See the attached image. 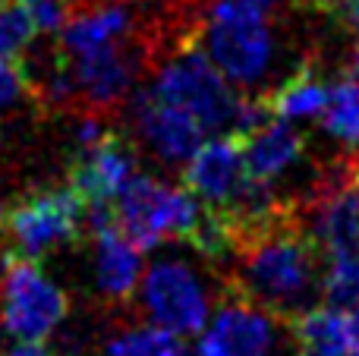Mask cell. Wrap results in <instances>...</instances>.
<instances>
[{
	"label": "cell",
	"mask_w": 359,
	"mask_h": 356,
	"mask_svg": "<svg viewBox=\"0 0 359 356\" xmlns=\"http://www.w3.org/2000/svg\"><path fill=\"white\" fill-rule=\"evenodd\" d=\"M4 356H6V353H4Z\"/></svg>",
	"instance_id": "cell-34"
},
{
	"label": "cell",
	"mask_w": 359,
	"mask_h": 356,
	"mask_svg": "<svg viewBox=\"0 0 359 356\" xmlns=\"http://www.w3.org/2000/svg\"><path fill=\"white\" fill-rule=\"evenodd\" d=\"M328 92L331 85L316 76L312 67H299L290 79H284L268 98V107H271L274 117L280 120H318L325 114V104H328Z\"/></svg>",
	"instance_id": "cell-17"
},
{
	"label": "cell",
	"mask_w": 359,
	"mask_h": 356,
	"mask_svg": "<svg viewBox=\"0 0 359 356\" xmlns=\"http://www.w3.org/2000/svg\"><path fill=\"white\" fill-rule=\"evenodd\" d=\"M136 149L130 139L107 132L98 145L79 151L69 167V186L79 193L86 205H111L117 193L136 174Z\"/></svg>",
	"instance_id": "cell-12"
},
{
	"label": "cell",
	"mask_w": 359,
	"mask_h": 356,
	"mask_svg": "<svg viewBox=\"0 0 359 356\" xmlns=\"http://www.w3.org/2000/svg\"><path fill=\"white\" fill-rule=\"evenodd\" d=\"M63 4H67V6H76V10H79V6H86V4H95V0H63Z\"/></svg>",
	"instance_id": "cell-31"
},
{
	"label": "cell",
	"mask_w": 359,
	"mask_h": 356,
	"mask_svg": "<svg viewBox=\"0 0 359 356\" xmlns=\"http://www.w3.org/2000/svg\"><path fill=\"white\" fill-rule=\"evenodd\" d=\"M350 73L359 76V35H356V48H353V60H350Z\"/></svg>",
	"instance_id": "cell-30"
},
{
	"label": "cell",
	"mask_w": 359,
	"mask_h": 356,
	"mask_svg": "<svg viewBox=\"0 0 359 356\" xmlns=\"http://www.w3.org/2000/svg\"><path fill=\"white\" fill-rule=\"evenodd\" d=\"M69 300L35 259L10 256L4 259L0 275V322L13 341H48L67 322Z\"/></svg>",
	"instance_id": "cell-5"
},
{
	"label": "cell",
	"mask_w": 359,
	"mask_h": 356,
	"mask_svg": "<svg viewBox=\"0 0 359 356\" xmlns=\"http://www.w3.org/2000/svg\"><path fill=\"white\" fill-rule=\"evenodd\" d=\"M328 13H331V16H334L347 32L359 35V0H334Z\"/></svg>",
	"instance_id": "cell-26"
},
{
	"label": "cell",
	"mask_w": 359,
	"mask_h": 356,
	"mask_svg": "<svg viewBox=\"0 0 359 356\" xmlns=\"http://www.w3.org/2000/svg\"><path fill=\"white\" fill-rule=\"evenodd\" d=\"M25 92H29V76L22 69V60L0 54V111L13 107Z\"/></svg>",
	"instance_id": "cell-23"
},
{
	"label": "cell",
	"mask_w": 359,
	"mask_h": 356,
	"mask_svg": "<svg viewBox=\"0 0 359 356\" xmlns=\"http://www.w3.org/2000/svg\"><path fill=\"white\" fill-rule=\"evenodd\" d=\"M95 287L101 296L114 303H123L136 294V284L142 278V249L120 231L114 221L95 227Z\"/></svg>",
	"instance_id": "cell-14"
},
{
	"label": "cell",
	"mask_w": 359,
	"mask_h": 356,
	"mask_svg": "<svg viewBox=\"0 0 359 356\" xmlns=\"http://www.w3.org/2000/svg\"><path fill=\"white\" fill-rule=\"evenodd\" d=\"M249 180L246 161H243V139L233 132H221L205 139L183 167V183L205 208H227Z\"/></svg>",
	"instance_id": "cell-10"
},
{
	"label": "cell",
	"mask_w": 359,
	"mask_h": 356,
	"mask_svg": "<svg viewBox=\"0 0 359 356\" xmlns=\"http://www.w3.org/2000/svg\"><path fill=\"white\" fill-rule=\"evenodd\" d=\"M297 356H344L350 350L344 334L341 309L334 306H309L293 319Z\"/></svg>",
	"instance_id": "cell-18"
},
{
	"label": "cell",
	"mask_w": 359,
	"mask_h": 356,
	"mask_svg": "<svg viewBox=\"0 0 359 356\" xmlns=\"http://www.w3.org/2000/svg\"><path fill=\"white\" fill-rule=\"evenodd\" d=\"M344 356H359V350H347V353H344Z\"/></svg>",
	"instance_id": "cell-33"
},
{
	"label": "cell",
	"mask_w": 359,
	"mask_h": 356,
	"mask_svg": "<svg viewBox=\"0 0 359 356\" xmlns=\"http://www.w3.org/2000/svg\"><path fill=\"white\" fill-rule=\"evenodd\" d=\"M133 123L139 130V139L168 164H183L208 136L192 114L155 98L149 88L133 98Z\"/></svg>",
	"instance_id": "cell-11"
},
{
	"label": "cell",
	"mask_w": 359,
	"mask_h": 356,
	"mask_svg": "<svg viewBox=\"0 0 359 356\" xmlns=\"http://www.w3.org/2000/svg\"><path fill=\"white\" fill-rule=\"evenodd\" d=\"M233 262L236 294L280 319L306 313L322 284V249L287 208L240 240Z\"/></svg>",
	"instance_id": "cell-1"
},
{
	"label": "cell",
	"mask_w": 359,
	"mask_h": 356,
	"mask_svg": "<svg viewBox=\"0 0 359 356\" xmlns=\"http://www.w3.org/2000/svg\"><path fill=\"white\" fill-rule=\"evenodd\" d=\"M4 227L13 252L38 262L79 240L86 227V202L73 186L35 189L4 214Z\"/></svg>",
	"instance_id": "cell-6"
},
{
	"label": "cell",
	"mask_w": 359,
	"mask_h": 356,
	"mask_svg": "<svg viewBox=\"0 0 359 356\" xmlns=\"http://www.w3.org/2000/svg\"><path fill=\"white\" fill-rule=\"evenodd\" d=\"M303 149H306L303 132L290 120L271 117L265 126H259L255 132H249L243 139V161H246L249 177L274 183L303 158Z\"/></svg>",
	"instance_id": "cell-15"
},
{
	"label": "cell",
	"mask_w": 359,
	"mask_h": 356,
	"mask_svg": "<svg viewBox=\"0 0 359 356\" xmlns=\"http://www.w3.org/2000/svg\"><path fill=\"white\" fill-rule=\"evenodd\" d=\"M104 123H101L98 117H92V114H86V117H79V123H76V145H79V151L92 149V145H98L101 139H104Z\"/></svg>",
	"instance_id": "cell-25"
},
{
	"label": "cell",
	"mask_w": 359,
	"mask_h": 356,
	"mask_svg": "<svg viewBox=\"0 0 359 356\" xmlns=\"http://www.w3.org/2000/svg\"><path fill=\"white\" fill-rule=\"evenodd\" d=\"M322 126L328 136L344 145H359V76H344L331 82L328 104L322 114Z\"/></svg>",
	"instance_id": "cell-19"
},
{
	"label": "cell",
	"mask_w": 359,
	"mask_h": 356,
	"mask_svg": "<svg viewBox=\"0 0 359 356\" xmlns=\"http://www.w3.org/2000/svg\"><path fill=\"white\" fill-rule=\"evenodd\" d=\"M309 233L322 252L359 256V164L341 161L316 186L309 205Z\"/></svg>",
	"instance_id": "cell-9"
},
{
	"label": "cell",
	"mask_w": 359,
	"mask_h": 356,
	"mask_svg": "<svg viewBox=\"0 0 359 356\" xmlns=\"http://www.w3.org/2000/svg\"><path fill=\"white\" fill-rule=\"evenodd\" d=\"M268 6L255 0H215L198 25V48L208 54L230 85H255L265 79L274 57V32Z\"/></svg>",
	"instance_id": "cell-2"
},
{
	"label": "cell",
	"mask_w": 359,
	"mask_h": 356,
	"mask_svg": "<svg viewBox=\"0 0 359 356\" xmlns=\"http://www.w3.org/2000/svg\"><path fill=\"white\" fill-rule=\"evenodd\" d=\"M6 356H57V353L48 350L44 341H16V347H13Z\"/></svg>",
	"instance_id": "cell-28"
},
{
	"label": "cell",
	"mask_w": 359,
	"mask_h": 356,
	"mask_svg": "<svg viewBox=\"0 0 359 356\" xmlns=\"http://www.w3.org/2000/svg\"><path fill=\"white\" fill-rule=\"evenodd\" d=\"M107 356H186L180 334L158 325H133L107 341Z\"/></svg>",
	"instance_id": "cell-20"
},
{
	"label": "cell",
	"mask_w": 359,
	"mask_h": 356,
	"mask_svg": "<svg viewBox=\"0 0 359 356\" xmlns=\"http://www.w3.org/2000/svg\"><path fill=\"white\" fill-rule=\"evenodd\" d=\"M29 16L35 19L38 32H60V25L67 22L69 6L63 0H22Z\"/></svg>",
	"instance_id": "cell-24"
},
{
	"label": "cell",
	"mask_w": 359,
	"mask_h": 356,
	"mask_svg": "<svg viewBox=\"0 0 359 356\" xmlns=\"http://www.w3.org/2000/svg\"><path fill=\"white\" fill-rule=\"evenodd\" d=\"M133 29V13L123 4H86L60 25V50L73 57L92 54L107 44H120Z\"/></svg>",
	"instance_id": "cell-16"
},
{
	"label": "cell",
	"mask_w": 359,
	"mask_h": 356,
	"mask_svg": "<svg viewBox=\"0 0 359 356\" xmlns=\"http://www.w3.org/2000/svg\"><path fill=\"white\" fill-rule=\"evenodd\" d=\"M139 306L151 325L180 338H196L211 315V296L202 278L180 259H158L136 284Z\"/></svg>",
	"instance_id": "cell-7"
},
{
	"label": "cell",
	"mask_w": 359,
	"mask_h": 356,
	"mask_svg": "<svg viewBox=\"0 0 359 356\" xmlns=\"http://www.w3.org/2000/svg\"><path fill=\"white\" fill-rule=\"evenodd\" d=\"M145 88L155 98L192 114L205 126V132H230L240 95L217 73V67L198 48V41L180 44L174 54L155 69V76Z\"/></svg>",
	"instance_id": "cell-3"
},
{
	"label": "cell",
	"mask_w": 359,
	"mask_h": 356,
	"mask_svg": "<svg viewBox=\"0 0 359 356\" xmlns=\"http://www.w3.org/2000/svg\"><path fill=\"white\" fill-rule=\"evenodd\" d=\"M35 32V19L29 16L22 0H0V54L19 60L32 48Z\"/></svg>",
	"instance_id": "cell-22"
},
{
	"label": "cell",
	"mask_w": 359,
	"mask_h": 356,
	"mask_svg": "<svg viewBox=\"0 0 359 356\" xmlns=\"http://www.w3.org/2000/svg\"><path fill=\"white\" fill-rule=\"evenodd\" d=\"M278 347V325L271 313L233 290L202 331L196 334V356H271Z\"/></svg>",
	"instance_id": "cell-8"
},
{
	"label": "cell",
	"mask_w": 359,
	"mask_h": 356,
	"mask_svg": "<svg viewBox=\"0 0 359 356\" xmlns=\"http://www.w3.org/2000/svg\"><path fill=\"white\" fill-rule=\"evenodd\" d=\"M73 60L76 88H79V98L88 101V107L107 111V107H117L130 95L133 79H136V60L123 48V41L107 44V48L92 50V54L73 57Z\"/></svg>",
	"instance_id": "cell-13"
},
{
	"label": "cell",
	"mask_w": 359,
	"mask_h": 356,
	"mask_svg": "<svg viewBox=\"0 0 359 356\" xmlns=\"http://www.w3.org/2000/svg\"><path fill=\"white\" fill-rule=\"evenodd\" d=\"M322 259L325 265H322V284H318L322 300L334 309H344L353 300H359V256L331 249L322 252Z\"/></svg>",
	"instance_id": "cell-21"
},
{
	"label": "cell",
	"mask_w": 359,
	"mask_h": 356,
	"mask_svg": "<svg viewBox=\"0 0 359 356\" xmlns=\"http://www.w3.org/2000/svg\"><path fill=\"white\" fill-rule=\"evenodd\" d=\"M202 202L183 186L158 180L149 174H133V180L111 202L114 224L139 246L155 249L164 240H186L202 218Z\"/></svg>",
	"instance_id": "cell-4"
},
{
	"label": "cell",
	"mask_w": 359,
	"mask_h": 356,
	"mask_svg": "<svg viewBox=\"0 0 359 356\" xmlns=\"http://www.w3.org/2000/svg\"><path fill=\"white\" fill-rule=\"evenodd\" d=\"M341 319H344V334H347V347L359 350V300L341 309Z\"/></svg>",
	"instance_id": "cell-27"
},
{
	"label": "cell",
	"mask_w": 359,
	"mask_h": 356,
	"mask_svg": "<svg viewBox=\"0 0 359 356\" xmlns=\"http://www.w3.org/2000/svg\"><path fill=\"white\" fill-rule=\"evenodd\" d=\"M4 214H6V212H4V202H0V224H4Z\"/></svg>",
	"instance_id": "cell-32"
},
{
	"label": "cell",
	"mask_w": 359,
	"mask_h": 356,
	"mask_svg": "<svg viewBox=\"0 0 359 356\" xmlns=\"http://www.w3.org/2000/svg\"><path fill=\"white\" fill-rule=\"evenodd\" d=\"M297 4L309 6V10H331V4H334V0H297Z\"/></svg>",
	"instance_id": "cell-29"
}]
</instances>
